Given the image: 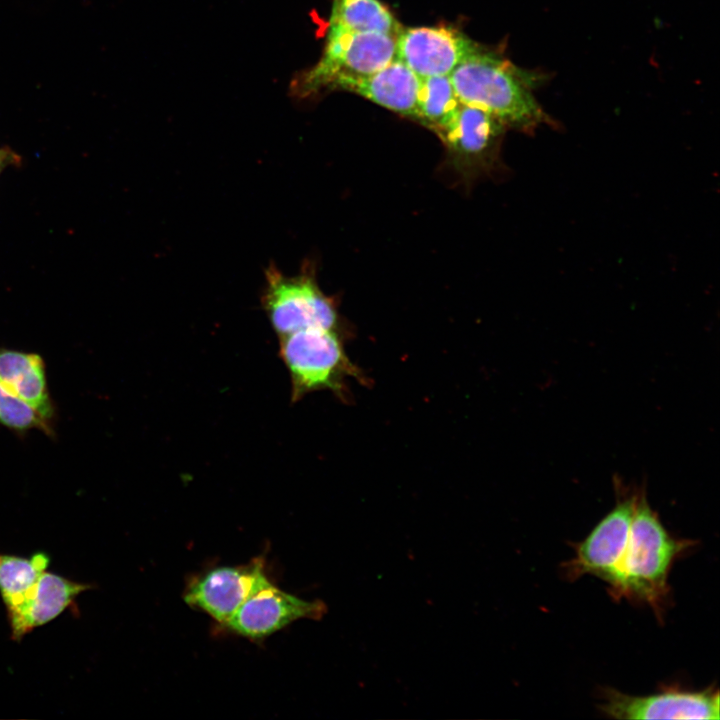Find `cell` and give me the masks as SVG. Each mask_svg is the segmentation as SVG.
<instances>
[{"mask_svg": "<svg viewBox=\"0 0 720 720\" xmlns=\"http://www.w3.org/2000/svg\"><path fill=\"white\" fill-rule=\"evenodd\" d=\"M693 543L676 539L662 525L645 494L617 498L615 507L575 546L573 571L608 584L616 600L649 605L661 616L674 561Z\"/></svg>", "mask_w": 720, "mask_h": 720, "instance_id": "6da1fadb", "label": "cell"}, {"mask_svg": "<svg viewBox=\"0 0 720 720\" xmlns=\"http://www.w3.org/2000/svg\"><path fill=\"white\" fill-rule=\"evenodd\" d=\"M459 100L481 108L505 127L529 131L549 121L531 92L527 72L480 49L449 75Z\"/></svg>", "mask_w": 720, "mask_h": 720, "instance_id": "7a4b0ae2", "label": "cell"}, {"mask_svg": "<svg viewBox=\"0 0 720 720\" xmlns=\"http://www.w3.org/2000/svg\"><path fill=\"white\" fill-rule=\"evenodd\" d=\"M278 338L279 355L291 380L293 403L319 390H329L345 401L350 394L348 378L368 383L361 369L348 357L338 331L308 328Z\"/></svg>", "mask_w": 720, "mask_h": 720, "instance_id": "3957f363", "label": "cell"}, {"mask_svg": "<svg viewBox=\"0 0 720 720\" xmlns=\"http://www.w3.org/2000/svg\"><path fill=\"white\" fill-rule=\"evenodd\" d=\"M261 302L278 337L308 328L338 331L334 303L321 292L310 273L285 276L270 264L265 270Z\"/></svg>", "mask_w": 720, "mask_h": 720, "instance_id": "277c9868", "label": "cell"}, {"mask_svg": "<svg viewBox=\"0 0 720 720\" xmlns=\"http://www.w3.org/2000/svg\"><path fill=\"white\" fill-rule=\"evenodd\" d=\"M324 52L303 77L302 92L310 94L342 76L378 71L396 58V36L380 32H353L328 27Z\"/></svg>", "mask_w": 720, "mask_h": 720, "instance_id": "5b68a950", "label": "cell"}, {"mask_svg": "<svg viewBox=\"0 0 720 720\" xmlns=\"http://www.w3.org/2000/svg\"><path fill=\"white\" fill-rule=\"evenodd\" d=\"M505 126L492 114L461 102L451 120L436 131L454 168L473 177L495 167Z\"/></svg>", "mask_w": 720, "mask_h": 720, "instance_id": "8992f818", "label": "cell"}, {"mask_svg": "<svg viewBox=\"0 0 720 720\" xmlns=\"http://www.w3.org/2000/svg\"><path fill=\"white\" fill-rule=\"evenodd\" d=\"M326 613L323 601H308L287 593L264 573L225 626L244 637L260 639L296 620H320Z\"/></svg>", "mask_w": 720, "mask_h": 720, "instance_id": "52a82bcc", "label": "cell"}, {"mask_svg": "<svg viewBox=\"0 0 720 720\" xmlns=\"http://www.w3.org/2000/svg\"><path fill=\"white\" fill-rule=\"evenodd\" d=\"M600 709L617 719H719L717 689L688 691L665 688L647 696H631L612 688L602 694Z\"/></svg>", "mask_w": 720, "mask_h": 720, "instance_id": "ba28073f", "label": "cell"}, {"mask_svg": "<svg viewBox=\"0 0 720 720\" xmlns=\"http://www.w3.org/2000/svg\"><path fill=\"white\" fill-rule=\"evenodd\" d=\"M481 48L449 26L411 27L396 36V58L420 78L450 75Z\"/></svg>", "mask_w": 720, "mask_h": 720, "instance_id": "9c48e42d", "label": "cell"}, {"mask_svg": "<svg viewBox=\"0 0 720 720\" xmlns=\"http://www.w3.org/2000/svg\"><path fill=\"white\" fill-rule=\"evenodd\" d=\"M264 573L262 557L242 565L211 569L187 586L184 600L225 626Z\"/></svg>", "mask_w": 720, "mask_h": 720, "instance_id": "30bf717a", "label": "cell"}, {"mask_svg": "<svg viewBox=\"0 0 720 720\" xmlns=\"http://www.w3.org/2000/svg\"><path fill=\"white\" fill-rule=\"evenodd\" d=\"M420 77L395 58L376 72L362 76H342L329 88L360 95L386 109L415 119Z\"/></svg>", "mask_w": 720, "mask_h": 720, "instance_id": "8fae6325", "label": "cell"}, {"mask_svg": "<svg viewBox=\"0 0 720 720\" xmlns=\"http://www.w3.org/2000/svg\"><path fill=\"white\" fill-rule=\"evenodd\" d=\"M88 589L87 583L44 571L21 602L7 609L12 638L19 641L35 627L55 619Z\"/></svg>", "mask_w": 720, "mask_h": 720, "instance_id": "7c38bea8", "label": "cell"}, {"mask_svg": "<svg viewBox=\"0 0 720 720\" xmlns=\"http://www.w3.org/2000/svg\"><path fill=\"white\" fill-rule=\"evenodd\" d=\"M0 382L52 423L55 409L39 354L0 348Z\"/></svg>", "mask_w": 720, "mask_h": 720, "instance_id": "4fadbf2b", "label": "cell"}, {"mask_svg": "<svg viewBox=\"0 0 720 720\" xmlns=\"http://www.w3.org/2000/svg\"><path fill=\"white\" fill-rule=\"evenodd\" d=\"M329 27L394 36L402 29L393 14L379 0H333Z\"/></svg>", "mask_w": 720, "mask_h": 720, "instance_id": "5bb4252c", "label": "cell"}, {"mask_svg": "<svg viewBox=\"0 0 720 720\" xmlns=\"http://www.w3.org/2000/svg\"><path fill=\"white\" fill-rule=\"evenodd\" d=\"M449 75L420 78L415 119L433 131L444 127L460 106Z\"/></svg>", "mask_w": 720, "mask_h": 720, "instance_id": "9a60e30c", "label": "cell"}, {"mask_svg": "<svg viewBox=\"0 0 720 720\" xmlns=\"http://www.w3.org/2000/svg\"><path fill=\"white\" fill-rule=\"evenodd\" d=\"M49 561L45 552L29 558L0 554V593L6 609L21 602L46 571Z\"/></svg>", "mask_w": 720, "mask_h": 720, "instance_id": "2e32d148", "label": "cell"}, {"mask_svg": "<svg viewBox=\"0 0 720 720\" xmlns=\"http://www.w3.org/2000/svg\"><path fill=\"white\" fill-rule=\"evenodd\" d=\"M0 424L8 429L24 433L37 429L47 435L54 433L52 423L28 403L9 391L0 382Z\"/></svg>", "mask_w": 720, "mask_h": 720, "instance_id": "e0dca14e", "label": "cell"}, {"mask_svg": "<svg viewBox=\"0 0 720 720\" xmlns=\"http://www.w3.org/2000/svg\"><path fill=\"white\" fill-rule=\"evenodd\" d=\"M15 160H16V157L12 152H10L6 149H0V172L2 171V169L5 166H7L8 164H10L11 162H13Z\"/></svg>", "mask_w": 720, "mask_h": 720, "instance_id": "ac0fdd59", "label": "cell"}]
</instances>
